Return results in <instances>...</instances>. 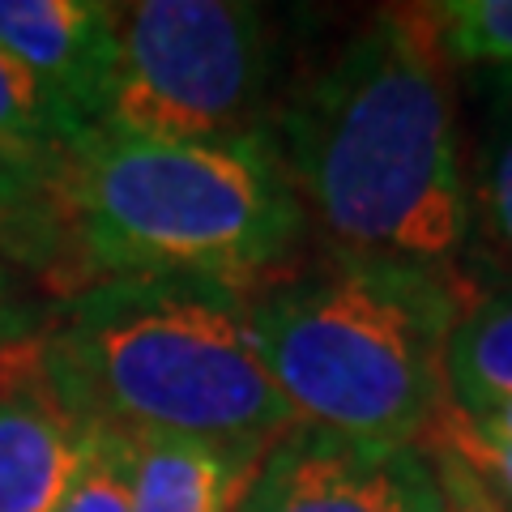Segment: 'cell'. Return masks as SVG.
Wrapping results in <instances>:
<instances>
[{
	"label": "cell",
	"mask_w": 512,
	"mask_h": 512,
	"mask_svg": "<svg viewBox=\"0 0 512 512\" xmlns=\"http://www.w3.org/2000/svg\"><path fill=\"white\" fill-rule=\"evenodd\" d=\"M256 295V346L295 427L419 444L440 419L453 282L393 265L325 261Z\"/></svg>",
	"instance_id": "obj_4"
},
{
	"label": "cell",
	"mask_w": 512,
	"mask_h": 512,
	"mask_svg": "<svg viewBox=\"0 0 512 512\" xmlns=\"http://www.w3.org/2000/svg\"><path fill=\"white\" fill-rule=\"evenodd\" d=\"M77 278H210L239 291L278 282L303 235L274 137L146 141L86 128L56 175Z\"/></svg>",
	"instance_id": "obj_3"
},
{
	"label": "cell",
	"mask_w": 512,
	"mask_h": 512,
	"mask_svg": "<svg viewBox=\"0 0 512 512\" xmlns=\"http://www.w3.org/2000/svg\"><path fill=\"white\" fill-rule=\"evenodd\" d=\"M94 436L47 376L39 338L0 350V512H52Z\"/></svg>",
	"instance_id": "obj_7"
},
{
	"label": "cell",
	"mask_w": 512,
	"mask_h": 512,
	"mask_svg": "<svg viewBox=\"0 0 512 512\" xmlns=\"http://www.w3.org/2000/svg\"><path fill=\"white\" fill-rule=\"evenodd\" d=\"M86 133L5 47H0V150L43 175H60L73 141Z\"/></svg>",
	"instance_id": "obj_12"
},
{
	"label": "cell",
	"mask_w": 512,
	"mask_h": 512,
	"mask_svg": "<svg viewBox=\"0 0 512 512\" xmlns=\"http://www.w3.org/2000/svg\"><path fill=\"white\" fill-rule=\"evenodd\" d=\"M0 244L18 252V261L60 265L69 261L64 222L56 205V180L18 163L0 150Z\"/></svg>",
	"instance_id": "obj_13"
},
{
	"label": "cell",
	"mask_w": 512,
	"mask_h": 512,
	"mask_svg": "<svg viewBox=\"0 0 512 512\" xmlns=\"http://www.w3.org/2000/svg\"><path fill=\"white\" fill-rule=\"evenodd\" d=\"M423 444H440L457 461H466L470 474L491 491V500L500 504L504 512H512V440L491 436V431L470 423L466 414H457L453 406L444 402L440 419L427 427Z\"/></svg>",
	"instance_id": "obj_16"
},
{
	"label": "cell",
	"mask_w": 512,
	"mask_h": 512,
	"mask_svg": "<svg viewBox=\"0 0 512 512\" xmlns=\"http://www.w3.org/2000/svg\"><path fill=\"white\" fill-rule=\"evenodd\" d=\"M470 239L461 282L483 291L512 286V69H495L478 90V124L466 150Z\"/></svg>",
	"instance_id": "obj_9"
},
{
	"label": "cell",
	"mask_w": 512,
	"mask_h": 512,
	"mask_svg": "<svg viewBox=\"0 0 512 512\" xmlns=\"http://www.w3.org/2000/svg\"><path fill=\"white\" fill-rule=\"evenodd\" d=\"M30 338H35V312H30L22 286L0 265V350L30 342Z\"/></svg>",
	"instance_id": "obj_18"
},
{
	"label": "cell",
	"mask_w": 512,
	"mask_h": 512,
	"mask_svg": "<svg viewBox=\"0 0 512 512\" xmlns=\"http://www.w3.org/2000/svg\"><path fill=\"white\" fill-rule=\"evenodd\" d=\"M235 512H444V495L419 444L291 427L256 461Z\"/></svg>",
	"instance_id": "obj_6"
},
{
	"label": "cell",
	"mask_w": 512,
	"mask_h": 512,
	"mask_svg": "<svg viewBox=\"0 0 512 512\" xmlns=\"http://www.w3.org/2000/svg\"><path fill=\"white\" fill-rule=\"evenodd\" d=\"M423 453L431 457V466H436L440 495H444V512H504L500 504L491 500V491L470 474L466 461H457L440 444H423Z\"/></svg>",
	"instance_id": "obj_17"
},
{
	"label": "cell",
	"mask_w": 512,
	"mask_h": 512,
	"mask_svg": "<svg viewBox=\"0 0 512 512\" xmlns=\"http://www.w3.org/2000/svg\"><path fill=\"white\" fill-rule=\"evenodd\" d=\"M427 18L448 60L512 69V0H444Z\"/></svg>",
	"instance_id": "obj_14"
},
{
	"label": "cell",
	"mask_w": 512,
	"mask_h": 512,
	"mask_svg": "<svg viewBox=\"0 0 512 512\" xmlns=\"http://www.w3.org/2000/svg\"><path fill=\"white\" fill-rule=\"evenodd\" d=\"M444 393L466 419L512 402V286L461 303L444 342Z\"/></svg>",
	"instance_id": "obj_11"
},
{
	"label": "cell",
	"mask_w": 512,
	"mask_h": 512,
	"mask_svg": "<svg viewBox=\"0 0 512 512\" xmlns=\"http://www.w3.org/2000/svg\"><path fill=\"white\" fill-rule=\"evenodd\" d=\"M256 461L201 440H133V512H235Z\"/></svg>",
	"instance_id": "obj_10"
},
{
	"label": "cell",
	"mask_w": 512,
	"mask_h": 512,
	"mask_svg": "<svg viewBox=\"0 0 512 512\" xmlns=\"http://www.w3.org/2000/svg\"><path fill=\"white\" fill-rule=\"evenodd\" d=\"M52 512H133V440L99 431Z\"/></svg>",
	"instance_id": "obj_15"
},
{
	"label": "cell",
	"mask_w": 512,
	"mask_h": 512,
	"mask_svg": "<svg viewBox=\"0 0 512 512\" xmlns=\"http://www.w3.org/2000/svg\"><path fill=\"white\" fill-rule=\"evenodd\" d=\"M120 43V5L0 0V47L86 128L99 124Z\"/></svg>",
	"instance_id": "obj_8"
},
{
	"label": "cell",
	"mask_w": 512,
	"mask_h": 512,
	"mask_svg": "<svg viewBox=\"0 0 512 512\" xmlns=\"http://www.w3.org/2000/svg\"><path fill=\"white\" fill-rule=\"evenodd\" d=\"M39 350L60 397L94 431L265 457L295 427L256 346V295L227 282H86Z\"/></svg>",
	"instance_id": "obj_2"
},
{
	"label": "cell",
	"mask_w": 512,
	"mask_h": 512,
	"mask_svg": "<svg viewBox=\"0 0 512 512\" xmlns=\"http://www.w3.org/2000/svg\"><path fill=\"white\" fill-rule=\"evenodd\" d=\"M274 150L329 261L461 282L466 137L427 9L376 18L282 107Z\"/></svg>",
	"instance_id": "obj_1"
},
{
	"label": "cell",
	"mask_w": 512,
	"mask_h": 512,
	"mask_svg": "<svg viewBox=\"0 0 512 512\" xmlns=\"http://www.w3.org/2000/svg\"><path fill=\"white\" fill-rule=\"evenodd\" d=\"M265 9L235 0L120 5V43L103 116L146 141H235L265 133L269 99Z\"/></svg>",
	"instance_id": "obj_5"
},
{
	"label": "cell",
	"mask_w": 512,
	"mask_h": 512,
	"mask_svg": "<svg viewBox=\"0 0 512 512\" xmlns=\"http://www.w3.org/2000/svg\"><path fill=\"white\" fill-rule=\"evenodd\" d=\"M470 423H478L483 431H491V436L512 440V402L500 406V410H491V414H478V419H470Z\"/></svg>",
	"instance_id": "obj_19"
}]
</instances>
